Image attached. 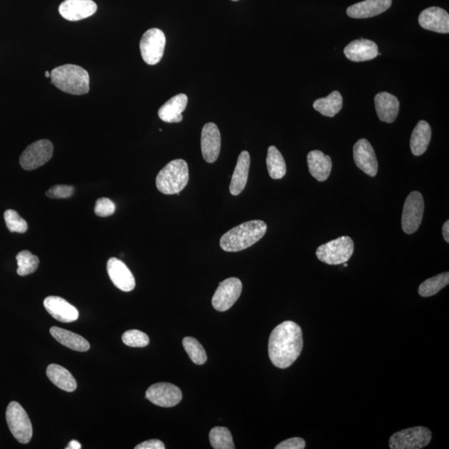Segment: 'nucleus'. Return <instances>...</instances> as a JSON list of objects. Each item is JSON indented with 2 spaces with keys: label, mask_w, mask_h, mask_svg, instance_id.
Returning <instances> with one entry per match:
<instances>
[{
  "label": "nucleus",
  "mask_w": 449,
  "mask_h": 449,
  "mask_svg": "<svg viewBox=\"0 0 449 449\" xmlns=\"http://www.w3.org/2000/svg\"><path fill=\"white\" fill-rule=\"evenodd\" d=\"M4 221L11 233H26L28 230L27 221L22 218L16 211L7 210L4 212Z\"/></svg>",
  "instance_id": "obj_34"
},
{
  "label": "nucleus",
  "mask_w": 449,
  "mask_h": 449,
  "mask_svg": "<svg viewBox=\"0 0 449 449\" xmlns=\"http://www.w3.org/2000/svg\"><path fill=\"white\" fill-rule=\"evenodd\" d=\"M6 421L9 430L19 443L26 444L31 442L33 436L32 423L28 413L18 402L13 401L9 404Z\"/></svg>",
  "instance_id": "obj_6"
},
{
  "label": "nucleus",
  "mask_w": 449,
  "mask_h": 449,
  "mask_svg": "<svg viewBox=\"0 0 449 449\" xmlns=\"http://www.w3.org/2000/svg\"><path fill=\"white\" fill-rule=\"evenodd\" d=\"M53 145L51 141L39 140L29 145L19 159L22 169L32 171L47 164L52 159Z\"/></svg>",
  "instance_id": "obj_9"
},
{
  "label": "nucleus",
  "mask_w": 449,
  "mask_h": 449,
  "mask_svg": "<svg viewBox=\"0 0 449 449\" xmlns=\"http://www.w3.org/2000/svg\"><path fill=\"white\" fill-rule=\"evenodd\" d=\"M43 305L48 313L58 322H73L78 318V310L59 296H48L44 300Z\"/></svg>",
  "instance_id": "obj_18"
},
{
  "label": "nucleus",
  "mask_w": 449,
  "mask_h": 449,
  "mask_svg": "<svg viewBox=\"0 0 449 449\" xmlns=\"http://www.w3.org/2000/svg\"><path fill=\"white\" fill-rule=\"evenodd\" d=\"M250 165V157L248 152H241L238 164L231 176L230 192L231 195L238 196L243 191L248 181Z\"/></svg>",
  "instance_id": "obj_21"
},
{
  "label": "nucleus",
  "mask_w": 449,
  "mask_h": 449,
  "mask_svg": "<svg viewBox=\"0 0 449 449\" xmlns=\"http://www.w3.org/2000/svg\"><path fill=\"white\" fill-rule=\"evenodd\" d=\"M135 449H165V445L159 439H150V440L138 444Z\"/></svg>",
  "instance_id": "obj_39"
},
{
  "label": "nucleus",
  "mask_w": 449,
  "mask_h": 449,
  "mask_svg": "<svg viewBox=\"0 0 449 449\" xmlns=\"http://www.w3.org/2000/svg\"><path fill=\"white\" fill-rule=\"evenodd\" d=\"M432 137L430 125L426 121L418 122L411 139V148L414 156H421L426 152Z\"/></svg>",
  "instance_id": "obj_27"
},
{
  "label": "nucleus",
  "mask_w": 449,
  "mask_h": 449,
  "mask_svg": "<svg viewBox=\"0 0 449 449\" xmlns=\"http://www.w3.org/2000/svg\"><path fill=\"white\" fill-rule=\"evenodd\" d=\"M354 241L349 236H342L322 245L317 250V256L322 263L337 265L347 263L354 253Z\"/></svg>",
  "instance_id": "obj_5"
},
{
  "label": "nucleus",
  "mask_w": 449,
  "mask_h": 449,
  "mask_svg": "<svg viewBox=\"0 0 449 449\" xmlns=\"http://www.w3.org/2000/svg\"><path fill=\"white\" fill-rule=\"evenodd\" d=\"M116 206L113 202L106 197H102L96 201L95 214L100 217L110 216L115 213Z\"/></svg>",
  "instance_id": "obj_36"
},
{
  "label": "nucleus",
  "mask_w": 449,
  "mask_h": 449,
  "mask_svg": "<svg viewBox=\"0 0 449 449\" xmlns=\"http://www.w3.org/2000/svg\"><path fill=\"white\" fill-rule=\"evenodd\" d=\"M146 398L157 406L171 408L181 402L182 393L174 384L157 383L148 388Z\"/></svg>",
  "instance_id": "obj_12"
},
{
  "label": "nucleus",
  "mask_w": 449,
  "mask_h": 449,
  "mask_svg": "<svg viewBox=\"0 0 449 449\" xmlns=\"http://www.w3.org/2000/svg\"><path fill=\"white\" fill-rule=\"evenodd\" d=\"M233 1H238V0H233Z\"/></svg>",
  "instance_id": "obj_43"
},
{
  "label": "nucleus",
  "mask_w": 449,
  "mask_h": 449,
  "mask_svg": "<svg viewBox=\"0 0 449 449\" xmlns=\"http://www.w3.org/2000/svg\"><path fill=\"white\" fill-rule=\"evenodd\" d=\"M266 165L271 179L278 180L283 179L285 176L286 165L284 157L275 146L269 147Z\"/></svg>",
  "instance_id": "obj_29"
},
{
  "label": "nucleus",
  "mask_w": 449,
  "mask_h": 449,
  "mask_svg": "<svg viewBox=\"0 0 449 449\" xmlns=\"http://www.w3.org/2000/svg\"><path fill=\"white\" fill-rule=\"evenodd\" d=\"M74 194V187L67 185H56L46 192L51 199H68Z\"/></svg>",
  "instance_id": "obj_37"
},
{
  "label": "nucleus",
  "mask_w": 449,
  "mask_h": 449,
  "mask_svg": "<svg viewBox=\"0 0 449 449\" xmlns=\"http://www.w3.org/2000/svg\"><path fill=\"white\" fill-rule=\"evenodd\" d=\"M315 110L322 115L333 117L342 110L343 107V97L339 92L334 91L327 97L319 98L313 103Z\"/></svg>",
  "instance_id": "obj_28"
},
{
  "label": "nucleus",
  "mask_w": 449,
  "mask_h": 449,
  "mask_svg": "<svg viewBox=\"0 0 449 449\" xmlns=\"http://www.w3.org/2000/svg\"><path fill=\"white\" fill-rule=\"evenodd\" d=\"M107 270L112 282L117 288L125 292H130L135 288L134 276L121 260L115 258L108 260Z\"/></svg>",
  "instance_id": "obj_16"
},
{
  "label": "nucleus",
  "mask_w": 449,
  "mask_h": 449,
  "mask_svg": "<svg viewBox=\"0 0 449 449\" xmlns=\"http://www.w3.org/2000/svg\"><path fill=\"white\" fill-rule=\"evenodd\" d=\"M344 53V56L353 62L372 60L379 54L381 56L377 44L369 39H357L349 43L345 47Z\"/></svg>",
  "instance_id": "obj_19"
},
{
  "label": "nucleus",
  "mask_w": 449,
  "mask_h": 449,
  "mask_svg": "<svg viewBox=\"0 0 449 449\" xmlns=\"http://www.w3.org/2000/svg\"><path fill=\"white\" fill-rule=\"evenodd\" d=\"M189 181V169L186 162L176 159L169 162L157 176L156 186L165 195L179 194Z\"/></svg>",
  "instance_id": "obj_4"
},
{
  "label": "nucleus",
  "mask_w": 449,
  "mask_h": 449,
  "mask_svg": "<svg viewBox=\"0 0 449 449\" xmlns=\"http://www.w3.org/2000/svg\"><path fill=\"white\" fill-rule=\"evenodd\" d=\"M449 283V273H444L429 278L419 285L418 294L422 297H430L436 295Z\"/></svg>",
  "instance_id": "obj_30"
},
{
  "label": "nucleus",
  "mask_w": 449,
  "mask_h": 449,
  "mask_svg": "<svg viewBox=\"0 0 449 449\" xmlns=\"http://www.w3.org/2000/svg\"><path fill=\"white\" fill-rule=\"evenodd\" d=\"M189 97L184 93H180L171 97L160 107L159 117L160 120L169 123L181 122L184 120L182 112L186 110Z\"/></svg>",
  "instance_id": "obj_23"
},
{
  "label": "nucleus",
  "mask_w": 449,
  "mask_h": 449,
  "mask_svg": "<svg viewBox=\"0 0 449 449\" xmlns=\"http://www.w3.org/2000/svg\"><path fill=\"white\" fill-rule=\"evenodd\" d=\"M307 162L310 174L319 181L328 179L332 169V160L324 155L322 151L315 150L309 152Z\"/></svg>",
  "instance_id": "obj_24"
},
{
  "label": "nucleus",
  "mask_w": 449,
  "mask_h": 449,
  "mask_svg": "<svg viewBox=\"0 0 449 449\" xmlns=\"http://www.w3.org/2000/svg\"><path fill=\"white\" fill-rule=\"evenodd\" d=\"M210 443L215 449H234L233 436L228 428L215 427L210 432Z\"/></svg>",
  "instance_id": "obj_31"
},
{
  "label": "nucleus",
  "mask_w": 449,
  "mask_h": 449,
  "mask_svg": "<svg viewBox=\"0 0 449 449\" xmlns=\"http://www.w3.org/2000/svg\"><path fill=\"white\" fill-rule=\"evenodd\" d=\"M182 344H184V347L192 362L199 365L204 364L206 362V353L199 340L192 337H186Z\"/></svg>",
  "instance_id": "obj_33"
},
{
  "label": "nucleus",
  "mask_w": 449,
  "mask_h": 449,
  "mask_svg": "<svg viewBox=\"0 0 449 449\" xmlns=\"http://www.w3.org/2000/svg\"><path fill=\"white\" fill-rule=\"evenodd\" d=\"M52 83L58 90L73 95H83L90 92V74L80 66L65 64L53 69Z\"/></svg>",
  "instance_id": "obj_3"
},
{
  "label": "nucleus",
  "mask_w": 449,
  "mask_h": 449,
  "mask_svg": "<svg viewBox=\"0 0 449 449\" xmlns=\"http://www.w3.org/2000/svg\"><path fill=\"white\" fill-rule=\"evenodd\" d=\"M243 291V283L238 278L226 279L219 284L212 297V305L217 312H224L233 307Z\"/></svg>",
  "instance_id": "obj_11"
},
{
  "label": "nucleus",
  "mask_w": 449,
  "mask_h": 449,
  "mask_svg": "<svg viewBox=\"0 0 449 449\" xmlns=\"http://www.w3.org/2000/svg\"><path fill=\"white\" fill-rule=\"evenodd\" d=\"M221 145V133L218 127L213 122H208L202 128L201 146L202 156L208 164H213L220 155Z\"/></svg>",
  "instance_id": "obj_13"
},
{
  "label": "nucleus",
  "mask_w": 449,
  "mask_h": 449,
  "mask_svg": "<svg viewBox=\"0 0 449 449\" xmlns=\"http://www.w3.org/2000/svg\"><path fill=\"white\" fill-rule=\"evenodd\" d=\"M268 226L263 221L255 220L245 222L230 230L221 236L220 245L228 253H238L250 248L266 233Z\"/></svg>",
  "instance_id": "obj_2"
},
{
  "label": "nucleus",
  "mask_w": 449,
  "mask_h": 449,
  "mask_svg": "<svg viewBox=\"0 0 449 449\" xmlns=\"http://www.w3.org/2000/svg\"><path fill=\"white\" fill-rule=\"evenodd\" d=\"M51 334L63 347L75 350V352H86L90 349V344L87 339L67 329L53 327L51 329Z\"/></svg>",
  "instance_id": "obj_25"
},
{
  "label": "nucleus",
  "mask_w": 449,
  "mask_h": 449,
  "mask_svg": "<svg viewBox=\"0 0 449 449\" xmlns=\"http://www.w3.org/2000/svg\"><path fill=\"white\" fill-rule=\"evenodd\" d=\"M354 160L359 169L369 176H376L378 161L374 148L366 139H360L354 147Z\"/></svg>",
  "instance_id": "obj_14"
},
{
  "label": "nucleus",
  "mask_w": 449,
  "mask_h": 449,
  "mask_svg": "<svg viewBox=\"0 0 449 449\" xmlns=\"http://www.w3.org/2000/svg\"><path fill=\"white\" fill-rule=\"evenodd\" d=\"M379 120L391 123L396 120L399 112V102L396 96L386 92L378 93L374 98Z\"/></svg>",
  "instance_id": "obj_22"
},
{
  "label": "nucleus",
  "mask_w": 449,
  "mask_h": 449,
  "mask_svg": "<svg viewBox=\"0 0 449 449\" xmlns=\"http://www.w3.org/2000/svg\"><path fill=\"white\" fill-rule=\"evenodd\" d=\"M81 448V444L80 443V442H78L77 440H72L70 443H68V447H66V449H80Z\"/></svg>",
  "instance_id": "obj_41"
},
{
  "label": "nucleus",
  "mask_w": 449,
  "mask_h": 449,
  "mask_svg": "<svg viewBox=\"0 0 449 449\" xmlns=\"http://www.w3.org/2000/svg\"><path fill=\"white\" fill-rule=\"evenodd\" d=\"M46 78H51V73H49L48 71H47V72L46 73Z\"/></svg>",
  "instance_id": "obj_42"
},
{
  "label": "nucleus",
  "mask_w": 449,
  "mask_h": 449,
  "mask_svg": "<svg viewBox=\"0 0 449 449\" xmlns=\"http://www.w3.org/2000/svg\"><path fill=\"white\" fill-rule=\"evenodd\" d=\"M18 263L17 273L21 276H26L36 273L38 268V256L33 255L29 250H22L16 255Z\"/></svg>",
  "instance_id": "obj_32"
},
{
  "label": "nucleus",
  "mask_w": 449,
  "mask_h": 449,
  "mask_svg": "<svg viewBox=\"0 0 449 449\" xmlns=\"http://www.w3.org/2000/svg\"><path fill=\"white\" fill-rule=\"evenodd\" d=\"M424 201L421 192L412 191L406 199L402 215V228L406 234H413L421 225Z\"/></svg>",
  "instance_id": "obj_10"
},
{
  "label": "nucleus",
  "mask_w": 449,
  "mask_h": 449,
  "mask_svg": "<svg viewBox=\"0 0 449 449\" xmlns=\"http://www.w3.org/2000/svg\"><path fill=\"white\" fill-rule=\"evenodd\" d=\"M302 329L290 322L280 324L271 332L268 352L270 361L275 367L286 369L295 361L303 349Z\"/></svg>",
  "instance_id": "obj_1"
},
{
  "label": "nucleus",
  "mask_w": 449,
  "mask_h": 449,
  "mask_svg": "<svg viewBox=\"0 0 449 449\" xmlns=\"http://www.w3.org/2000/svg\"><path fill=\"white\" fill-rule=\"evenodd\" d=\"M166 46L165 33L159 28H150L143 34L140 51L143 60L149 65L159 63L164 57Z\"/></svg>",
  "instance_id": "obj_8"
},
{
  "label": "nucleus",
  "mask_w": 449,
  "mask_h": 449,
  "mask_svg": "<svg viewBox=\"0 0 449 449\" xmlns=\"http://www.w3.org/2000/svg\"><path fill=\"white\" fill-rule=\"evenodd\" d=\"M97 9V4L93 0H65L58 11L68 21H80L93 16Z\"/></svg>",
  "instance_id": "obj_15"
},
{
  "label": "nucleus",
  "mask_w": 449,
  "mask_h": 449,
  "mask_svg": "<svg viewBox=\"0 0 449 449\" xmlns=\"http://www.w3.org/2000/svg\"><path fill=\"white\" fill-rule=\"evenodd\" d=\"M421 26L427 31L439 33H449V16L444 9L430 7L424 9L418 17Z\"/></svg>",
  "instance_id": "obj_17"
},
{
  "label": "nucleus",
  "mask_w": 449,
  "mask_h": 449,
  "mask_svg": "<svg viewBox=\"0 0 449 449\" xmlns=\"http://www.w3.org/2000/svg\"><path fill=\"white\" fill-rule=\"evenodd\" d=\"M305 441L302 438H291L281 442L275 447V449H304Z\"/></svg>",
  "instance_id": "obj_38"
},
{
  "label": "nucleus",
  "mask_w": 449,
  "mask_h": 449,
  "mask_svg": "<svg viewBox=\"0 0 449 449\" xmlns=\"http://www.w3.org/2000/svg\"><path fill=\"white\" fill-rule=\"evenodd\" d=\"M122 342L127 347L134 348L146 347L150 342L149 337L145 333L137 329L127 330L122 334Z\"/></svg>",
  "instance_id": "obj_35"
},
{
  "label": "nucleus",
  "mask_w": 449,
  "mask_h": 449,
  "mask_svg": "<svg viewBox=\"0 0 449 449\" xmlns=\"http://www.w3.org/2000/svg\"><path fill=\"white\" fill-rule=\"evenodd\" d=\"M391 4L392 0H365L349 6L347 14L353 19L371 18L386 12Z\"/></svg>",
  "instance_id": "obj_20"
},
{
  "label": "nucleus",
  "mask_w": 449,
  "mask_h": 449,
  "mask_svg": "<svg viewBox=\"0 0 449 449\" xmlns=\"http://www.w3.org/2000/svg\"><path fill=\"white\" fill-rule=\"evenodd\" d=\"M432 433L426 427L403 429L393 433L389 438L391 449H421L431 442Z\"/></svg>",
  "instance_id": "obj_7"
},
{
  "label": "nucleus",
  "mask_w": 449,
  "mask_h": 449,
  "mask_svg": "<svg viewBox=\"0 0 449 449\" xmlns=\"http://www.w3.org/2000/svg\"><path fill=\"white\" fill-rule=\"evenodd\" d=\"M443 239L445 240L447 243H449V221H447L445 223L443 224Z\"/></svg>",
  "instance_id": "obj_40"
},
{
  "label": "nucleus",
  "mask_w": 449,
  "mask_h": 449,
  "mask_svg": "<svg viewBox=\"0 0 449 449\" xmlns=\"http://www.w3.org/2000/svg\"><path fill=\"white\" fill-rule=\"evenodd\" d=\"M47 376L53 384L64 391L73 392L76 391V379L68 369L60 366V365L49 364L47 368Z\"/></svg>",
  "instance_id": "obj_26"
}]
</instances>
